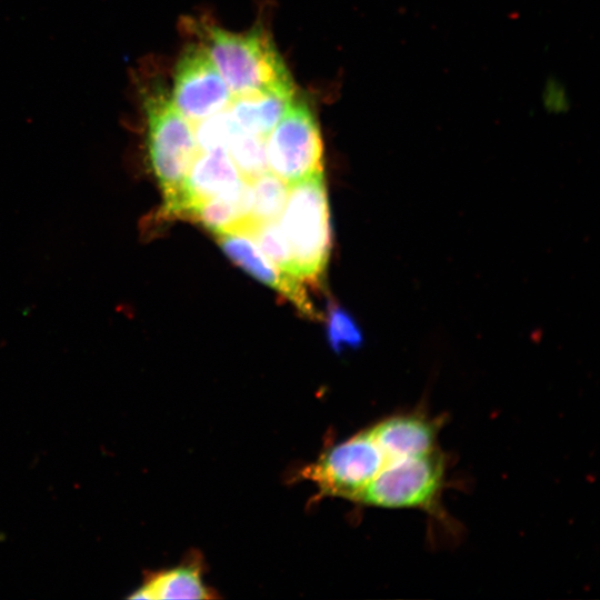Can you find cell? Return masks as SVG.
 <instances>
[{"instance_id":"2","label":"cell","mask_w":600,"mask_h":600,"mask_svg":"<svg viewBox=\"0 0 600 600\" xmlns=\"http://www.w3.org/2000/svg\"><path fill=\"white\" fill-rule=\"evenodd\" d=\"M232 97L257 92H294L290 73L270 37L261 29L232 32L206 29L202 44Z\"/></svg>"},{"instance_id":"11","label":"cell","mask_w":600,"mask_h":600,"mask_svg":"<svg viewBox=\"0 0 600 600\" xmlns=\"http://www.w3.org/2000/svg\"><path fill=\"white\" fill-rule=\"evenodd\" d=\"M251 206V183L242 178L233 187L198 207L190 219L214 236L229 232L246 233L249 228Z\"/></svg>"},{"instance_id":"12","label":"cell","mask_w":600,"mask_h":600,"mask_svg":"<svg viewBox=\"0 0 600 600\" xmlns=\"http://www.w3.org/2000/svg\"><path fill=\"white\" fill-rule=\"evenodd\" d=\"M294 99V92L267 91L232 97L228 111L244 132L267 137Z\"/></svg>"},{"instance_id":"14","label":"cell","mask_w":600,"mask_h":600,"mask_svg":"<svg viewBox=\"0 0 600 600\" xmlns=\"http://www.w3.org/2000/svg\"><path fill=\"white\" fill-rule=\"evenodd\" d=\"M250 183L252 206L246 234L259 224L277 221L283 211L289 191V184L270 171L263 172Z\"/></svg>"},{"instance_id":"6","label":"cell","mask_w":600,"mask_h":600,"mask_svg":"<svg viewBox=\"0 0 600 600\" xmlns=\"http://www.w3.org/2000/svg\"><path fill=\"white\" fill-rule=\"evenodd\" d=\"M386 464L369 429L331 448L303 476L314 481L323 494L357 501L363 489Z\"/></svg>"},{"instance_id":"7","label":"cell","mask_w":600,"mask_h":600,"mask_svg":"<svg viewBox=\"0 0 600 600\" xmlns=\"http://www.w3.org/2000/svg\"><path fill=\"white\" fill-rule=\"evenodd\" d=\"M171 100L192 124L228 108L232 94L203 46L191 44L179 58Z\"/></svg>"},{"instance_id":"8","label":"cell","mask_w":600,"mask_h":600,"mask_svg":"<svg viewBox=\"0 0 600 600\" xmlns=\"http://www.w3.org/2000/svg\"><path fill=\"white\" fill-rule=\"evenodd\" d=\"M224 254L251 277L278 291L301 314L311 320H321V313L310 299L302 280L277 268L251 241L248 234L229 232L217 236Z\"/></svg>"},{"instance_id":"17","label":"cell","mask_w":600,"mask_h":600,"mask_svg":"<svg viewBox=\"0 0 600 600\" xmlns=\"http://www.w3.org/2000/svg\"><path fill=\"white\" fill-rule=\"evenodd\" d=\"M239 130L228 109L193 123L194 139L199 151L227 150L234 133Z\"/></svg>"},{"instance_id":"5","label":"cell","mask_w":600,"mask_h":600,"mask_svg":"<svg viewBox=\"0 0 600 600\" xmlns=\"http://www.w3.org/2000/svg\"><path fill=\"white\" fill-rule=\"evenodd\" d=\"M443 472V458L437 449L389 461L357 501L383 508H427L440 491Z\"/></svg>"},{"instance_id":"16","label":"cell","mask_w":600,"mask_h":600,"mask_svg":"<svg viewBox=\"0 0 600 600\" xmlns=\"http://www.w3.org/2000/svg\"><path fill=\"white\" fill-rule=\"evenodd\" d=\"M248 236L253 239V242L261 250V252L277 268L292 277H296L290 249L281 232L278 221L259 224L252 229Z\"/></svg>"},{"instance_id":"15","label":"cell","mask_w":600,"mask_h":600,"mask_svg":"<svg viewBox=\"0 0 600 600\" xmlns=\"http://www.w3.org/2000/svg\"><path fill=\"white\" fill-rule=\"evenodd\" d=\"M227 151L242 178L252 181L268 171L266 137L238 130Z\"/></svg>"},{"instance_id":"13","label":"cell","mask_w":600,"mask_h":600,"mask_svg":"<svg viewBox=\"0 0 600 600\" xmlns=\"http://www.w3.org/2000/svg\"><path fill=\"white\" fill-rule=\"evenodd\" d=\"M199 563L190 562L153 574L132 599H210L216 594L203 582Z\"/></svg>"},{"instance_id":"1","label":"cell","mask_w":600,"mask_h":600,"mask_svg":"<svg viewBox=\"0 0 600 600\" xmlns=\"http://www.w3.org/2000/svg\"><path fill=\"white\" fill-rule=\"evenodd\" d=\"M148 160L162 196L156 218H178L184 182L199 149L193 124L161 87L143 93Z\"/></svg>"},{"instance_id":"3","label":"cell","mask_w":600,"mask_h":600,"mask_svg":"<svg viewBox=\"0 0 600 600\" xmlns=\"http://www.w3.org/2000/svg\"><path fill=\"white\" fill-rule=\"evenodd\" d=\"M279 218L296 277L318 284L332 249L330 207L323 173L289 184L287 201Z\"/></svg>"},{"instance_id":"4","label":"cell","mask_w":600,"mask_h":600,"mask_svg":"<svg viewBox=\"0 0 600 600\" xmlns=\"http://www.w3.org/2000/svg\"><path fill=\"white\" fill-rule=\"evenodd\" d=\"M268 169L292 184L323 173V142L306 102L293 99L266 137Z\"/></svg>"},{"instance_id":"18","label":"cell","mask_w":600,"mask_h":600,"mask_svg":"<svg viewBox=\"0 0 600 600\" xmlns=\"http://www.w3.org/2000/svg\"><path fill=\"white\" fill-rule=\"evenodd\" d=\"M327 339L337 353L348 349H358L363 342L362 331L353 317L336 303L329 307Z\"/></svg>"},{"instance_id":"9","label":"cell","mask_w":600,"mask_h":600,"mask_svg":"<svg viewBox=\"0 0 600 600\" xmlns=\"http://www.w3.org/2000/svg\"><path fill=\"white\" fill-rule=\"evenodd\" d=\"M241 179L227 150L199 151L184 182L178 218H190L198 207Z\"/></svg>"},{"instance_id":"10","label":"cell","mask_w":600,"mask_h":600,"mask_svg":"<svg viewBox=\"0 0 600 600\" xmlns=\"http://www.w3.org/2000/svg\"><path fill=\"white\" fill-rule=\"evenodd\" d=\"M386 463L436 449L438 428L421 414L389 417L369 428Z\"/></svg>"}]
</instances>
